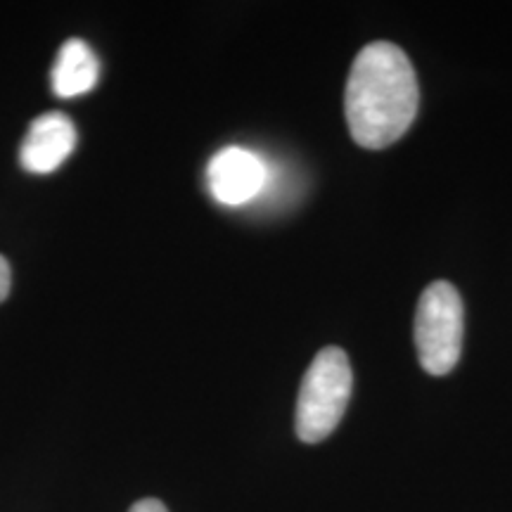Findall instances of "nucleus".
<instances>
[{"label": "nucleus", "instance_id": "8", "mask_svg": "<svg viewBox=\"0 0 512 512\" xmlns=\"http://www.w3.org/2000/svg\"><path fill=\"white\" fill-rule=\"evenodd\" d=\"M128 512H169V510H166V505L162 501H157V498H143V501L133 503Z\"/></svg>", "mask_w": 512, "mask_h": 512}, {"label": "nucleus", "instance_id": "1", "mask_svg": "<svg viewBox=\"0 0 512 512\" xmlns=\"http://www.w3.org/2000/svg\"><path fill=\"white\" fill-rule=\"evenodd\" d=\"M418 79L399 46L370 43L351 64L344 112L351 138L366 150H382L406 136L418 114Z\"/></svg>", "mask_w": 512, "mask_h": 512}, {"label": "nucleus", "instance_id": "2", "mask_svg": "<svg viewBox=\"0 0 512 512\" xmlns=\"http://www.w3.org/2000/svg\"><path fill=\"white\" fill-rule=\"evenodd\" d=\"M351 387L354 373L347 354L339 347L320 349L306 370L297 399L294 427L304 444H318L335 432L349 406Z\"/></svg>", "mask_w": 512, "mask_h": 512}, {"label": "nucleus", "instance_id": "6", "mask_svg": "<svg viewBox=\"0 0 512 512\" xmlns=\"http://www.w3.org/2000/svg\"><path fill=\"white\" fill-rule=\"evenodd\" d=\"M100 62L93 48L81 38H69L60 48L53 69V91L60 98H76L98 83Z\"/></svg>", "mask_w": 512, "mask_h": 512}, {"label": "nucleus", "instance_id": "3", "mask_svg": "<svg viewBox=\"0 0 512 512\" xmlns=\"http://www.w3.org/2000/svg\"><path fill=\"white\" fill-rule=\"evenodd\" d=\"M465 311L456 287L437 280L422 292L415 311V347L430 375H448L463 351Z\"/></svg>", "mask_w": 512, "mask_h": 512}, {"label": "nucleus", "instance_id": "4", "mask_svg": "<svg viewBox=\"0 0 512 512\" xmlns=\"http://www.w3.org/2000/svg\"><path fill=\"white\" fill-rule=\"evenodd\" d=\"M266 181V164L245 147H223L207 166L209 192L216 202L228 204V207L252 202L264 192Z\"/></svg>", "mask_w": 512, "mask_h": 512}, {"label": "nucleus", "instance_id": "5", "mask_svg": "<svg viewBox=\"0 0 512 512\" xmlns=\"http://www.w3.org/2000/svg\"><path fill=\"white\" fill-rule=\"evenodd\" d=\"M76 147L74 121L62 112H48L31 121L19 147V162L31 174H53Z\"/></svg>", "mask_w": 512, "mask_h": 512}, {"label": "nucleus", "instance_id": "7", "mask_svg": "<svg viewBox=\"0 0 512 512\" xmlns=\"http://www.w3.org/2000/svg\"><path fill=\"white\" fill-rule=\"evenodd\" d=\"M10 285H12L10 264H8V261H5V256H0V302H5V299H8Z\"/></svg>", "mask_w": 512, "mask_h": 512}]
</instances>
